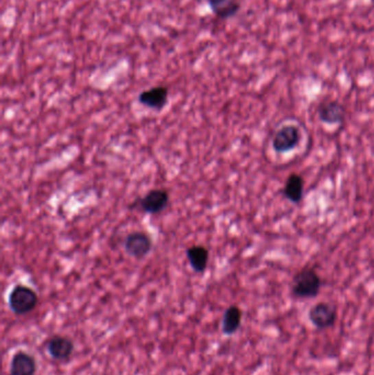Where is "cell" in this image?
<instances>
[{"label":"cell","mask_w":374,"mask_h":375,"mask_svg":"<svg viewBox=\"0 0 374 375\" xmlns=\"http://www.w3.org/2000/svg\"><path fill=\"white\" fill-rule=\"evenodd\" d=\"M323 281L320 274L312 267H304L294 274L291 292L295 299H314L320 294Z\"/></svg>","instance_id":"cell-1"},{"label":"cell","mask_w":374,"mask_h":375,"mask_svg":"<svg viewBox=\"0 0 374 375\" xmlns=\"http://www.w3.org/2000/svg\"><path fill=\"white\" fill-rule=\"evenodd\" d=\"M38 304V293L27 285H14L9 293V309L16 316L27 315L29 313L36 310Z\"/></svg>","instance_id":"cell-2"},{"label":"cell","mask_w":374,"mask_h":375,"mask_svg":"<svg viewBox=\"0 0 374 375\" xmlns=\"http://www.w3.org/2000/svg\"><path fill=\"white\" fill-rule=\"evenodd\" d=\"M300 142V129L293 124H287L280 128L273 135V151L278 154L289 153L293 151Z\"/></svg>","instance_id":"cell-3"},{"label":"cell","mask_w":374,"mask_h":375,"mask_svg":"<svg viewBox=\"0 0 374 375\" xmlns=\"http://www.w3.org/2000/svg\"><path fill=\"white\" fill-rule=\"evenodd\" d=\"M309 319L317 329H328L337 321V307L328 302H320L309 309Z\"/></svg>","instance_id":"cell-4"},{"label":"cell","mask_w":374,"mask_h":375,"mask_svg":"<svg viewBox=\"0 0 374 375\" xmlns=\"http://www.w3.org/2000/svg\"><path fill=\"white\" fill-rule=\"evenodd\" d=\"M47 354L55 361L65 362L74 354L75 343L73 339L62 335H54L45 343Z\"/></svg>","instance_id":"cell-5"},{"label":"cell","mask_w":374,"mask_h":375,"mask_svg":"<svg viewBox=\"0 0 374 375\" xmlns=\"http://www.w3.org/2000/svg\"><path fill=\"white\" fill-rule=\"evenodd\" d=\"M153 248V241L144 232H133L124 239V250L126 254L135 259H143Z\"/></svg>","instance_id":"cell-6"},{"label":"cell","mask_w":374,"mask_h":375,"mask_svg":"<svg viewBox=\"0 0 374 375\" xmlns=\"http://www.w3.org/2000/svg\"><path fill=\"white\" fill-rule=\"evenodd\" d=\"M170 199V192L167 190H150L139 200V206L145 213L159 214L168 206Z\"/></svg>","instance_id":"cell-7"},{"label":"cell","mask_w":374,"mask_h":375,"mask_svg":"<svg viewBox=\"0 0 374 375\" xmlns=\"http://www.w3.org/2000/svg\"><path fill=\"white\" fill-rule=\"evenodd\" d=\"M317 114L323 123L336 125V124H342L346 120L347 111L340 102L329 100L318 106Z\"/></svg>","instance_id":"cell-8"},{"label":"cell","mask_w":374,"mask_h":375,"mask_svg":"<svg viewBox=\"0 0 374 375\" xmlns=\"http://www.w3.org/2000/svg\"><path fill=\"white\" fill-rule=\"evenodd\" d=\"M38 362L36 356L27 351L18 350L11 356L9 373L10 375H36Z\"/></svg>","instance_id":"cell-9"},{"label":"cell","mask_w":374,"mask_h":375,"mask_svg":"<svg viewBox=\"0 0 374 375\" xmlns=\"http://www.w3.org/2000/svg\"><path fill=\"white\" fill-rule=\"evenodd\" d=\"M168 88L165 86H156L139 93V102L150 109L161 110L168 102Z\"/></svg>","instance_id":"cell-10"},{"label":"cell","mask_w":374,"mask_h":375,"mask_svg":"<svg viewBox=\"0 0 374 375\" xmlns=\"http://www.w3.org/2000/svg\"><path fill=\"white\" fill-rule=\"evenodd\" d=\"M283 195L290 202L299 204L303 200L304 179L299 173H290L283 186Z\"/></svg>","instance_id":"cell-11"},{"label":"cell","mask_w":374,"mask_h":375,"mask_svg":"<svg viewBox=\"0 0 374 375\" xmlns=\"http://www.w3.org/2000/svg\"><path fill=\"white\" fill-rule=\"evenodd\" d=\"M186 255L192 270L197 274H204L208 268L209 257H210L208 248L201 245H194L187 248Z\"/></svg>","instance_id":"cell-12"},{"label":"cell","mask_w":374,"mask_h":375,"mask_svg":"<svg viewBox=\"0 0 374 375\" xmlns=\"http://www.w3.org/2000/svg\"><path fill=\"white\" fill-rule=\"evenodd\" d=\"M242 321H243V311L238 305H231L227 307L226 311L222 319V332L225 336H233L241 328Z\"/></svg>","instance_id":"cell-13"},{"label":"cell","mask_w":374,"mask_h":375,"mask_svg":"<svg viewBox=\"0 0 374 375\" xmlns=\"http://www.w3.org/2000/svg\"><path fill=\"white\" fill-rule=\"evenodd\" d=\"M219 19H231L241 10L239 0H205Z\"/></svg>","instance_id":"cell-14"}]
</instances>
